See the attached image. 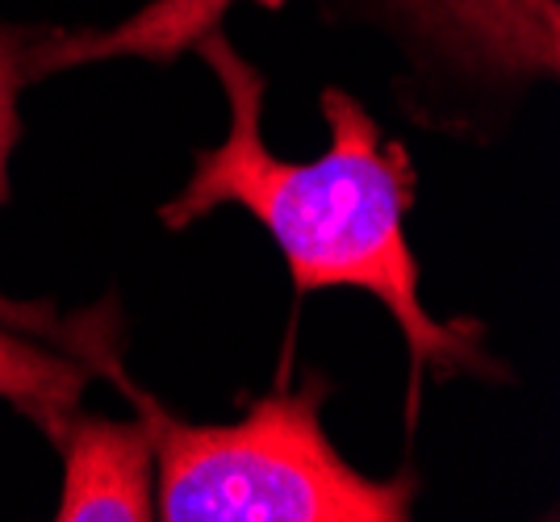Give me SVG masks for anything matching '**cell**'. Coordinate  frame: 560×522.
<instances>
[{
	"instance_id": "obj_1",
	"label": "cell",
	"mask_w": 560,
	"mask_h": 522,
	"mask_svg": "<svg viewBox=\"0 0 560 522\" xmlns=\"http://www.w3.org/2000/svg\"><path fill=\"white\" fill-rule=\"evenodd\" d=\"M192 50L231 96V130L218 146L197 151L188 185L160 210L167 230H185L218 205H238L272 235L298 297L314 288H364L394 313L419 368L493 372L477 347V327H444L419 301V263L406 242V210L415 192L406 146L385 143L360 100L327 88L323 114L330 146L310 164H284L264 146L259 130L264 75L222 38L218 25Z\"/></svg>"
},
{
	"instance_id": "obj_2",
	"label": "cell",
	"mask_w": 560,
	"mask_h": 522,
	"mask_svg": "<svg viewBox=\"0 0 560 522\" xmlns=\"http://www.w3.org/2000/svg\"><path fill=\"white\" fill-rule=\"evenodd\" d=\"M135 393V389H130ZM327 380H305L247 410L234 427H188L147 402L167 522H406L410 476L373 481L348 468L323 430Z\"/></svg>"
},
{
	"instance_id": "obj_7",
	"label": "cell",
	"mask_w": 560,
	"mask_h": 522,
	"mask_svg": "<svg viewBox=\"0 0 560 522\" xmlns=\"http://www.w3.org/2000/svg\"><path fill=\"white\" fill-rule=\"evenodd\" d=\"M84 380L89 368L80 359L55 356L0 322V398L18 405L25 418L50 430L63 414L75 410Z\"/></svg>"
},
{
	"instance_id": "obj_4",
	"label": "cell",
	"mask_w": 560,
	"mask_h": 522,
	"mask_svg": "<svg viewBox=\"0 0 560 522\" xmlns=\"http://www.w3.org/2000/svg\"><path fill=\"white\" fill-rule=\"evenodd\" d=\"M460 63L493 75L557 72V0H397Z\"/></svg>"
},
{
	"instance_id": "obj_5",
	"label": "cell",
	"mask_w": 560,
	"mask_h": 522,
	"mask_svg": "<svg viewBox=\"0 0 560 522\" xmlns=\"http://www.w3.org/2000/svg\"><path fill=\"white\" fill-rule=\"evenodd\" d=\"M234 0H155L130 22L114 29H80V34H34L25 50V80L96 63V59H155L167 63L188 50L206 29L222 22V13Z\"/></svg>"
},
{
	"instance_id": "obj_3",
	"label": "cell",
	"mask_w": 560,
	"mask_h": 522,
	"mask_svg": "<svg viewBox=\"0 0 560 522\" xmlns=\"http://www.w3.org/2000/svg\"><path fill=\"white\" fill-rule=\"evenodd\" d=\"M63 451V498L59 522H147L155 519L151 464L155 439L142 423H109L63 414L47 430Z\"/></svg>"
},
{
	"instance_id": "obj_6",
	"label": "cell",
	"mask_w": 560,
	"mask_h": 522,
	"mask_svg": "<svg viewBox=\"0 0 560 522\" xmlns=\"http://www.w3.org/2000/svg\"><path fill=\"white\" fill-rule=\"evenodd\" d=\"M30 43H34V34L0 25V205L9 201V151L18 143V134H22V126H18V88L30 84V80H25V50H30ZM0 322L25 334H47L55 343H63L68 352H89L93 364L109 368V372L121 380L114 356H109V343H105L101 334H89V339H84V331H80L75 322L55 318L50 306H25V301H9V297L0 293Z\"/></svg>"
}]
</instances>
